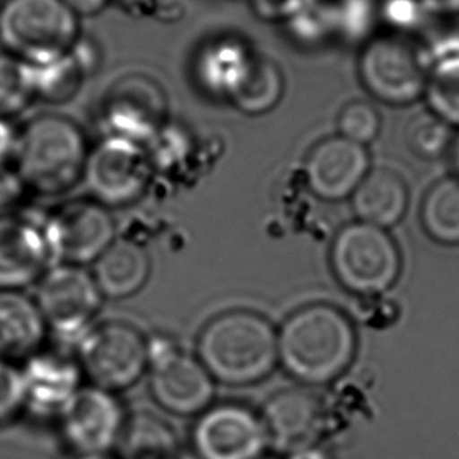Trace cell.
I'll use <instances>...</instances> for the list:
<instances>
[{"label": "cell", "mask_w": 459, "mask_h": 459, "mask_svg": "<svg viewBox=\"0 0 459 459\" xmlns=\"http://www.w3.org/2000/svg\"><path fill=\"white\" fill-rule=\"evenodd\" d=\"M106 135L147 145L169 125V98L152 77L131 73L110 83L100 108Z\"/></svg>", "instance_id": "cell-11"}, {"label": "cell", "mask_w": 459, "mask_h": 459, "mask_svg": "<svg viewBox=\"0 0 459 459\" xmlns=\"http://www.w3.org/2000/svg\"><path fill=\"white\" fill-rule=\"evenodd\" d=\"M150 340L134 325L108 321L91 325L77 340L76 362L90 385L112 394L128 390L147 375Z\"/></svg>", "instance_id": "cell-5"}, {"label": "cell", "mask_w": 459, "mask_h": 459, "mask_svg": "<svg viewBox=\"0 0 459 459\" xmlns=\"http://www.w3.org/2000/svg\"><path fill=\"white\" fill-rule=\"evenodd\" d=\"M288 24L294 39L307 45L323 43L332 35H335L329 2L321 4L318 0H313L306 10H302Z\"/></svg>", "instance_id": "cell-32"}, {"label": "cell", "mask_w": 459, "mask_h": 459, "mask_svg": "<svg viewBox=\"0 0 459 459\" xmlns=\"http://www.w3.org/2000/svg\"><path fill=\"white\" fill-rule=\"evenodd\" d=\"M269 442L291 452L313 444L325 423V409L316 396L306 390H283L271 396L262 414Z\"/></svg>", "instance_id": "cell-17"}, {"label": "cell", "mask_w": 459, "mask_h": 459, "mask_svg": "<svg viewBox=\"0 0 459 459\" xmlns=\"http://www.w3.org/2000/svg\"><path fill=\"white\" fill-rule=\"evenodd\" d=\"M287 459H332L329 452L325 446L318 444H307V446H298L291 452H288Z\"/></svg>", "instance_id": "cell-40"}, {"label": "cell", "mask_w": 459, "mask_h": 459, "mask_svg": "<svg viewBox=\"0 0 459 459\" xmlns=\"http://www.w3.org/2000/svg\"><path fill=\"white\" fill-rule=\"evenodd\" d=\"M285 95V79L279 65L255 54L229 101L243 114L264 115L277 108Z\"/></svg>", "instance_id": "cell-24"}, {"label": "cell", "mask_w": 459, "mask_h": 459, "mask_svg": "<svg viewBox=\"0 0 459 459\" xmlns=\"http://www.w3.org/2000/svg\"><path fill=\"white\" fill-rule=\"evenodd\" d=\"M65 442L76 455L108 453L118 444L126 415L117 394L82 385L58 414Z\"/></svg>", "instance_id": "cell-14"}, {"label": "cell", "mask_w": 459, "mask_h": 459, "mask_svg": "<svg viewBox=\"0 0 459 459\" xmlns=\"http://www.w3.org/2000/svg\"><path fill=\"white\" fill-rule=\"evenodd\" d=\"M337 129L338 135L367 147L381 134L383 117L370 102L356 100L340 110Z\"/></svg>", "instance_id": "cell-31"}, {"label": "cell", "mask_w": 459, "mask_h": 459, "mask_svg": "<svg viewBox=\"0 0 459 459\" xmlns=\"http://www.w3.org/2000/svg\"><path fill=\"white\" fill-rule=\"evenodd\" d=\"M22 408H26L22 370L18 365L0 359V423L12 420Z\"/></svg>", "instance_id": "cell-33"}, {"label": "cell", "mask_w": 459, "mask_h": 459, "mask_svg": "<svg viewBox=\"0 0 459 459\" xmlns=\"http://www.w3.org/2000/svg\"><path fill=\"white\" fill-rule=\"evenodd\" d=\"M22 377L26 406L39 414L58 415L82 387V371L76 360L39 351L24 362Z\"/></svg>", "instance_id": "cell-18"}, {"label": "cell", "mask_w": 459, "mask_h": 459, "mask_svg": "<svg viewBox=\"0 0 459 459\" xmlns=\"http://www.w3.org/2000/svg\"><path fill=\"white\" fill-rule=\"evenodd\" d=\"M332 24L337 37L351 43H367L379 22V5L375 0H332Z\"/></svg>", "instance_id": "cell-28"}, {"label": "cell", "mask_w": 459, "mask_h": 459, "mask_svg": "<svg viewBox=\"0 0 459 459\" xmlns=\"http://www.w3.org/2000/svg\"><path fill=\"white\" fill-rule=\"evenodd\" d=\"M153 175L145 145L104 135L89 150L82 181L93 200L108 208H118L137 202L147 192Z\"/></svg>", "instance_id": "cell-9"}, {"label": "cell", "mask_w": 459, "mask_h": 459, "mask_svg": "<svg viewBox=\"0 0 459 459\" xmlns=\"http://www.w3.org/2000/svg\"><path fill=\"white\" fill-rule=\"evenodd\" d=\"M102 299L93 275L82 266L52 264L39 279L35 302L49 331L79 340L91 327Z\"/></svg>", "instance_id": "cell-12"}, {"label": "cell", "mask_w": 459, "mask_h": 459, "mask_svg": "<svg viewBox=\"0 0 459 459\" xmlns=\"http://www.w3.org/2000/svg\"><path fill=\"white\" fill-rule=\"evenodd\" d=\"M197 358L216 383H260L279 362V332L255 312L221 313L200 332Z\"/></svg>", "instance_id": "cell-2"}, {"label": "cell", "mask_w": 459, "mask_h": 459, "mask_svg": "<svg viewBox=\"0 0 459 459\" xmlns=\"http://www.w3.org/2000/svg\"><path fill=\"white\" fill-rule=\"evenodd\" d=\"M351 204L360 222L387 230L400 222L408 211V186L392 169L377 167L352 194Z\"/></svg>", "instance_id": "cell-21"}, {"label": "cell", "mask_w": 459, "mask_h": 459, "mask_svg": "<svg viewBox=\"0 0 459 459\" xmlns=\"http://www.w3.org/2000/svg\"><path fill=\"white\" fill-rule=\"evenodd\" d=\"M428 16L453 18L459 14V0H419Z\"/></svg>", "instance_id": "cell-38"}, {"label": "cell", "mask_w": 459, "mask_h": 459, "mask_svg": "<svg viewBox=\"0 0 459 459\" xmlns=\"http://www.w3.org/2000/svg\"><path fill=\"white\" fill-rule=\"evenodd\" d=\"M89 148L82 129L64 115L35 117L20 129L13 169L26 191L52 197L82 179Z\"/></svg>", "instance_id": "cell-3"}, {"label": "cell", "mask_w": 459, "mask_h": 459, "mask_svg": "<svg viewBox=\"0 0 459 459\" xmlns=\"http://www.w3.org/2000/svg\"><path fill=\"white\" fill-rule=\"evenodd\" d=\"M428 70L425 52L398 33L375 35L359 56L360 83L377 101L395 108L423 98Z\"/></svg>", "instance_id": "cell-7"}, {"label": "cell", "mask_w": 459, "mask_h": 459, "mask_svg": "<svg viewBox=\"0 0 459 459\" xmlns=\"http://www.w3.org/2000/svg\"><path fill=\"white\" fill-rule=\"evenodd\" d=\"M150 340L148 384L154 402L175 415H200L210 408L216 381L197 354L164 337Z\"/></svg>", "instance_id": "cell-8"}, {"label": "cell", "mask_w": 459, "mask_h": 459, "mask_svg": "<svg viewBox=\"0 0 459 459\" xmlns=\"http://www.w3.org/2000/svg\"><path fill=\"white\" fill-rule=\"evenodd\" d=\"M453 128L436 115L421 112L411 118L406 128V143L409 150L421 160H437L450 150Z\"/></svg>", "instance_id": "cell-30"}, {"label": "cell", "mask_w": 459, "mask_h": 459, "mask_svg": "<svg viewBox=\"0 0 459 459\" xmlns=\"http://www.w3.org/2000/svg\"><path fill=\"white\" fill-rule=\"evenodd\" d=\"M20 131L14 128L10 118L0 117V166H7L8 160H13Z\"/></svg>", "instance_id": "cell-37"}, {"label": "cell", "mask_w": 459, "mask_h": 459, "mask_svg": "<svg viewBox=\"0 0 459 459\" xmlns=\"http://www.w3.org/2000/svg\"><path fill=\"white\" fill-rule=\"evenodd\" d=\"M27 65L33 95L43 101H68L76 96L85 79L89 77L71 52L45 64Z\"/></svg>", "instance_id": "cell-26"}, {"label": "cell", "mask_w": 459, "mask_h": 459, "mask_svg": "<svg viewBox=\"0 0 459 459\" xmlns=\"http://www.w3.org/2000/svg\"><path fill=\"white\" fill-rule=\"evenodd\" d=\"M370 170L367 147L338 134L319 141L306 160L307 185L327 202L351 197Z\"/></svg>", "instance_id": "cell-15"}, {"label": "cell", "mask_w": 459, "mask_h": 459, "mask_svg": "<svg viewBox=\"0 0 459 459\" xmlns=\"http://www.w3.org/2000/svg\"><path fill=\"white\" fill-rule=\"evenodd\" d=\"M428 16L419 0H385L379 7V20L387 21L392 30L408 37V32L420 24L421 18Z\"/></svg>", "instance_id": "cell-34"}, {"label": "cell", "mask_w": 459, "mask_h": 459, "mask_svg": "<svg viewBox=\"0 0 459 459\" xmlns=\"http://www.w3.org/2000/svg\"><path fill=\"white\" fill-rule=\"evenodd\" d=\"M198 459H262L269 444L262 415L239 403H222L198 415L191 433Z\"/></svg>", "instance_id": "cell-13"}, {"label": "cell", "mask_w": 459, "mask_h": 459, "mask_svg": "<svg viewBox=\"0 0 459 459\" xmlns=\"http://www.w3.org/2000/svg\"><path fill=\"white\" fill-rule=\"evenodd\" d=\"M358 350L350 318L329 304H312L288 316L279 331V362L306 385H325L342 377Z\"/></svg>", "instance_id": "cell-1"}, {"label": "cell", "mask_w": 459, "mask_h": 459, "mask_svg": "<svg viewBox=\"0 0 459 459\" xmlns=\"http://www.w3.org/2000/svg\"><path fill=\"white\" fill-rule=\"evenodd\" d=\"M423 98L431 114L459 129V54L429 65Z\"/></svg>", "instance_id": "cell-27"}, {"label": "cell", "mask_w": 459, "mask_h": 459, "mask_svg": "<svg viewBox=\"0 0 459 459\" xmlns=\"http://www.w3.org/2000/svg\"><path fill=\"white\" fill-rule=\"evenodd\" d=\"M313 0H249L252 12L260 20L290 22L306 10Z\"/></svg>", "instance_id": "cell-35"}, {"label": "cell", "mask_w": 459, "mask_h": 459, "mask_svg": "<svg viewBox=\"0 0 459 459\" xmlns=\"http://www.w3.org/2000/svg\"><path fill=\"white\" fill-rule=\"evenodd\" d=\"M255 52L237 39H221L204 48L197 58V79L212 96L229 100L243 79Z\"/></svg>", "instance_id": "cell-22"}, {"label": "cell", "mask_w": 459, "mask_h": 459, "mask_svg": "<svg viewBox=\"0 0 459 459\" xmlns=\"http://www.w3.org/2000/svg\"><path fill=\"white\" fill-rule=\"evenodd\" d=\"M52 264L43 223L13 212L0 216V291L39 283Z\"/></svg>", "instance_id": "cell-16"}, {"label": "cell", "mask_w": 459, "mask_h": 459, "mask_svg": "<svg viewBox=\"0 0 459 459\" xmlns=\"http://www.w3.org/2000/svg\"><path fill=\"white\" fill-rule=\"evenodd\" d=\"M76 459H118L108 453H98V455H76Z\"/></svg>", "instance_id": "cell-43"}, {"label": "cell", "mask_w": 459, "mask_h": 459, "mask_svg": "<svg viewBox=\"0 0 459 459\" xmlns=\"http://www.w3.org/2000/svg\"><path fill=\"white\" fill-rule=\"evenodd\" d=\"M152 260L147 249L126 238H117L93 263V279L102 298L128 299L147 285Z\"/></svg>", "instance_id": "cell-20"}, {"label": "cell", "mask_w": 459, "mask_h": 459, "mask_svg": "<svg viewBox=\"0 0 459 459\" xmlns=\"http://www.w3.org/2000/svg\"><path fill=\"white\" fill-rule=\"evenodd\" d=\"M450 160H452L453 169H455V177L459 178V133L453 137L452 145H450Z\"/></svg>", "instance_id": "cell-41"}, {"label": "cell", "mask_w": 459, "mask_h": 459, "mask_svg": "<svg viewBox=\"0 0 459 459\" xmlns=\"http://www.w3.org/2000/svg\"><path fill=\"white\" fill-rule=\"evenodd\" d=\"M268 459H273V458H268Z\"/></svg>", "instance_id": "cell-45"}, {"label": "cell", "mask_w": 459, "mask_h": 459, "mask_svg": "<svg viewBox=\"0 0 459 459\" xmlns=\"http://www.w3.org/2000/svg\"><path fill=\"white\" fill-rule=\"evenodd\" d=\"M35 100L29 65L10 54H0V117L12 118Z\"/></svg>", "instance_id": "cell-29"}, {"label": "cell", "mask_w": 459, "mask_h": 459, "mask_svg": "<svg viewBox=\"0 0 459 459\" xmlns=\"http://www.w3.org/2000/svg\"><path fill=\"white\" fill-rule=\"evenodd\" d=\"M421 225L436 243L459 244V178L446 177L431 186L423 198Z\"/></svg>", "instance_id": "cell-25"}, {"label": "cell", "mask_w": 459, "mask_h": 459, "mask_svg": "<svg viewBox=\"0 0 459 459\" xmlns=\"http://www.w3.org/2000/svg\"><path fill=\"white\" fill-rule=\"evenodd\" d=\"M26 187L14 169L0 166V216L12 214V208L26 194Z\"/></svg>", "instance_id": "cell-36"}, {"label": "cell", "mask_w": 459, "mask_h": 459, "mask_svg": "<svg viewBox=\"0 0 459 459\" xmlns=\"http://www.w3.org/2000/svg\"><path fill=\"white\" fill-rule=\"evenodd\" d=\"M118 459H179V440L164 419L152 412L126 417L118 439Z\"/></svg>", "instance_id": "cell-23"}, {"label": "cell", "mask_w": 459, "mask_h": 459, "mask_svg": "<svg viewBox=\"0 0 459 459\" xmlns=\"http://www.w3.org/2000/svg\"><path fill=\"white\" fill-rule=\"evenodd\" d=\"M79 18L65 0H7L0 12V43L26 64H45L71 51Z\"/></svg>", "instance_id": "cell-4"}, {"label": "cell", "mask_w": 459, "mask_h": 459, "mask_svg": "<svg viewBox=\"0 0 459 459\" xmlns=\"http://www.w3.org/2000/svg\"><path fill=\"white\" fill-rule=\"evenodd\" d=\"M65 4L79 18V16H91V14L100 13L106 8L108 0H65Z\"/></svg>", "instance_id": "cell-39"}, {"label": "cell", "mask_w": 459, "mask_h": 459, "mask_svg": "<svg viewBox=\"0 0 459 459\" xmlns=\"http://www.w3.org/2000/svg\"><path fill=\"white\" fill-rule=\"evenodd\" d=\"M122 2L123 5H128V7H145L153 4L154 0H118Z\"/></svg>", "instance_id": "cell-42"}, {"label": "cell", "mask_w": 459, "mask_h": 459, "mask_svg": "<svg viewBox=\"0 0 459 459\" xmlns=\"http://www.w3.org/2000/svg\"><path fill=\"white\" fill-rule=\"evenodd\" d=\"M54 264H93L117 239V223L108 206L93 198L60 204L43 222Z\"/></svg>", "instance_id": "cell-10"}, {"label": "cell", "mask_w": 459, "mask_h": 459, "mask_svg": "<svg viewBox=\"0 0 459 459\" xmlns=\"http://www.w3.org/2000/svg\"><path fill=\"white\" fill-rule=\"evenodd\" d=\"M0 12H2V5H0Z\"/></svg>", "instance_id": "cell-44"}, {"label": "cell", "mask_w": 459, "mask_h": 459, "mask_svg": "<svg viewBox=\"0 0 459 459\" xmlns=\"http://www.w3.org/2000/svg\"><path fill=\"white\" fill-rule=\"evenodd\" d=\"M48 332L35 299L22 291H0V359L26 362L41 351Z\"/></svg>", "instance_id": "cell-19"}, {"label": "cell", "mask_w": 459, "mask_h": 459, "mask_svg": "<svg viewBox=\"0 0 459 459\" xmlns=\"http://www.w3.org/2000/svg\"><path fill=\"white\" fill-rule=\"evenodd\" d=\"M333 274L346 290L375 296L394 287L402 273V255L387 230L352 222L340 230L331 247Z\"/></svg>", "instance_id": "cell-6"}]
</instances>
